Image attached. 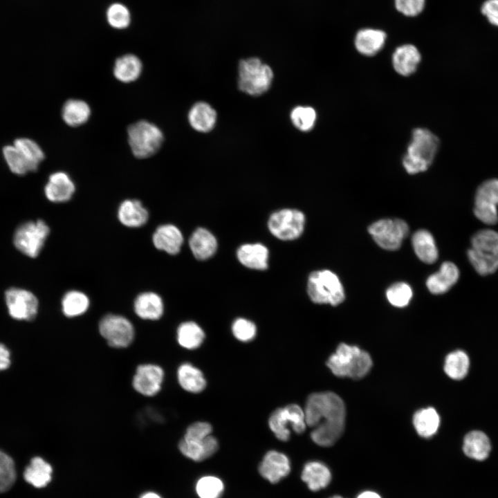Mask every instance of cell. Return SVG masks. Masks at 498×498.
<instances>
[{
  "mask_svg": "<svg viewBox=\"0 0 498 498\" xmlns=\"http://www.w3.org/2000/svg\"><path fill=\"white\" fill-rule=\"evenodd\" d=\"M53 468L39 456L31 459L24 471L25 480L36 488L45 487L51 480Z\"/></svg>",
  "mask_w": 498,
  "mask_h": 498,
  "instance_id": "cell-32",
  "label": "cell"
},
{
  "mask_svg": "<svg viewBox=\"0 0 498 498\" xmlns=\"http://www.w3.org/2000/svg\"><path fill=\"white\" fill-rule=\"evenodd\" d=\"M223 490V481L214 476L203 477L196 484V491L200 498H220Z\"/></svg>",
  "mask_w": 498,
  "mask_h": 498,
  "instance_id": "cell-43",
  "label": "cell"
},
{
  "mask_svg": "<svg viewBox=\"0 0 498 498\" xmlns=\"http://www.w3.org/2000/svg\"><path fill=\"white\" fill-rule=\"evenodd\" d=\"M127 135L131 150L138 158H147L154 155L164 140L162 131L147 120H140L131 124L127 129Z\"/></svg>",
  "mask_w": 498,
  "mask_h": 498,
  "instance_id": "cell-6",
  "label": "cell"
},
{
  "mask_svg": "<svg viewBox=\"0 0 498 498\" xmlns=\"http://www.w3.org/2000/svg\"><path fill=\"white\" fill-rule=\"evenodd\" d=\"M470 241V248L474 250L497 248L498 232L492 229L480 230L472 235Z\"/></svg>",
  "mask_w": 498,
  "mask_h": 498,
  "instance_id": "cell-46",
  "label": "cell"
},
{
  "mask_svg": "<svg viewBox=\"0 0 498 498\" xmlns=\"http://www.w3.org/2000/svg\"><path fill=\"white\" fill-rule=\"evenodd\" d=\"M106 19L109 26L113 28L122 30L129 27L131 21V15L129 8L121 3L111 4L106 11Z\"/></svg>",
  "mask_w": 498,
  "mask_h": 498,
  "instance_id": "cell-41",
  "label": "cell"
},
{
  "mask_svg": "<svg viewBox=\"0 0 498 498\" xmlns=\"http://www.w3.org/2000/svg\"><path fill=\"white\" fill-rule=\"evenodd\" d=\"M212 427L207 422H196L186 430L183 439L190 441H202L211 435Z\"/></svg>",
  "mask_w": 498,
  "mask_h": 498,
  "instance_id": "cell-49",
  "label": "cell"
},
{
  "mask_svg": "<svg viewBox=\"0 0 498 498\" xmlns=\"http://www.w3.org/2000/svg\"><path fill=\"white\" fill-rule=\"evenodd\" d=\"M396 10L407 17H415L424 10L426 0H394Z\"/></svg>",
  "mask_w": 498,
  "mask_h": 498,
  "instance_id": "cell-48",
  "label": "cell"
},
{
  "mask_svg": "<svg viewBox=\"0 0 498 498\" xmlns=\"http://www.w3.org/2000/svg\"><path fill=\"white\" fill-rule=\"evenodd\" d=\"M304 223L305 216L301 211L283 209L270 215L268 227L275 237L288 241L295 239L302 234Z\"/></svg>",
  "mask_w": 498,
  "mask_h": 498,
  "instance_id": "cell-11",
  "label": "cell"
},
{
  "mask_svg": "<svg viewBox=\"0 0 498 498\" xmlns=\"http://www.w3.org/2000/svg\"><path fill=\"white\" fill-rule=\"evenodd\" d=\"M177 379L181 387L191 393H199L206 386V380L201 371L188 362L178 367Z\"/></svg>",
  "mask_w": 498,
  "mask_h": 498,
  "instance_id": "cell-31",
  "label": "cell"
},
{
  "mask_svg": "<svg viewBox=\"0 0 498 498\" xmlns=\"http://www.w3.org/2000/svg\"><path fill=\"white\" fill-rule=\"evenodd\" d=\"M75 186L70 176L64 172L53 173L44 187L46 197L53 203H63L70 200Z\"/></svg>",
  "mask_w": 498,
  "mask_h": 498,
  "instance_id": "cell-17",
  "label": "cell"
},
{
  "mask_svg": "<svg viewBox=\"0 0 498 498\" xmlns=\"http://www.w3.org/2000/svg\"><path fill=\"white\" fill-rule=\"evenodd\" d=\"M326 365L336 376L360 379L370 371L372 360L359 347L341 343L329 358Z\"/></svg>",
  "mask_w": 498,
  "mask_h": 498,
  "instance_id": "cell-3",
  "label": "cell"
},
{
  "mask_svg": "<svg viewBox=\"0 0 498 498\" xmlns=\"http://www.w3.org/2000/svg\"><path fill=\"white\" fill-rule=\"evenodd\" d=\"M152 241L157 249L170 255H176L181 250L183 237L177 227L172 224H165L157 228L153 234Z\"/></svg>",
  "mask_w": 498,
  "mask_h": 498,
  "instance_id": "cell-19",
  "label": "cell"
},
{
  "mask_svg": "<svg viewBox=\"0 0 498 498\" xmlns=\"http://www.w3.org/2000/svg\"><path fill=\"white\" fill-rule=\"evenodd\" d=\"M16 477L12 459L0 450V492L9 490L15 483Z\"/></svg>",
  "mask_w": 498,
  "mask_h": 498,
  "instance_id": "cell-44",
  "label": "cell"
},
{
  "mask_svg": "<svg viewBox=\"0 0 498 498\" xmlns=\"http://www.w3.org/2000/svg\"><path fill=\"white\" fill-rule=\"evenodd\" d=\"M440 146L439 138L426 128H416L402 160L409 174L423 172L432 164Z\"/></svg>",
  "mask_w": 498,
  "mask_h": 498,
  "instance_id": "cell-2",
  "label": "cell"
},
{
  "mask_svg": "<svg viewBox=\"0 0 498 498\" xmlns=\"http://www.w3.org/2000/svg\"><path fill=\"white\" fill-rule=\"evenodd\" d=\"M357 498H381V497L373 491H365L360 493Z\"/></svg>",
  "mask_w": 498,
  "mask_h": 498,
  "instance_id": "cell-52",
  "label": "cell"
},
{
  "mask_svg": "<svg viewBox=\"0 0 498 498\" xmlns=\"http://www.w3.org/2000/svg\"><path fill=\"white\" fill-rule=\"evenodd\" d=\"M91 116L89 104L77 99H70L63 105L62 116L64 122L70 127L80 126L88 121Z\"/></svg>",
  "mask_w": 498,
  "mask_h": 498,
  "instance_id": "cell-33",
  "label": "cell"
},
{
  "mask_svg": "<svg viewBox=\"0 0 498 498\" xmlns=\"http://www.w3.org/2000/svg\"><path fill=\"white\" fill-rule=\"evenodd\" d=\"M474 205L497 209L498 178H490L483 182L477 189Z\"/></svg>",
  "mask_w": 498,
  "mask_h": 498,
  "instance_id": "cell-38",
  "label": "cell"
},
{
  "mask_svg": "<svg viewBox=\"0 0 498 498\" xmlns=\"http://www.w3.org/2000/svg\"><path fill=\"white\" fill-rule=\"evenodd\" d=\"M142 70V64L138 57L133 54H126L116 60L113 75L119 81L130 83L139 77Z\"/></svg>",
  "mask_w": 498,
  "mask_h": 498,
  "instance_id": "cell-29",
  "label": "cell"
},
{
  "mask_svg": "<svg viewBox=\"0 0 498 498\" xmlns=\"http://www.w3.org/2000/svg\"><path fill=\"white\" fill-rule=\"evenodd\" d=\"M140 498H162L158 494L153 492H148L143 494Z\"/></svg>",
  "mask_w": 498,
  "mask_h": 498,
  "instance_id": "cell-53",
  "label": "cell"
},
{
  "mask_svg": "<svg viewBox=\"0 0 498 498\" xmlns=\"http://www.w3.org/2000/svg\"><path fill=\"white\" fill-rule=\"evenodd\" d=\"M164 371L155 364H142L137 367L132 380L133 389L145 396H154L162 387Z\"/></svg>",
  "mask_w": 498,
  "mask_h": 498,
  "instance_id": "cell-13",
  "label": "cell"
},
{
  "mask_svg": "<svg viewBox=\"0 0 498 498\" xmlns=\"http://www.w3.org/2000/svg\"><path fill=\"white\" fill-rule=\"evenodd\" d=\"M238 73L239 90L253 96L266 93L270 89L273 79L271 68L257 57L241 60Z\"/></svg>",
  "mask_w": 498,
  "mask_h": 498,
  "instance_id": "cell-4",
  "label": "cell"
},
{
  "mask_svg": "<svg viewBox=\"0 0 498 498\" xmlns=\"http://www.w3.org/2000/svg\"><path fill=\"white\" fill-rule=\"evenodd\" d=\"M329 498H343V497L341 496H339V495H335V496L331 497Z\"/></svg>",
  "mask_w": 498,
  "mask_h": 498,
  "instance_id": "cell-54",
  "label": "cell"
},
{
  "mask_svg": "<svg viewBox=\"0 0 498 498\" xmlns=\"http://www.w3.org/2000/svg\"><path fill=\"white\" fill-rule=\"evenodd\" d=\"M237 258L249 268L265 270L268 267V250L261 243L244 244L239 248Z\"/></svg>",
  "mask_w": 498,
  "mask_h": 498,
  "instance_id": "cell-23",
  "label": "cell"
},
{
  "mask_svg": "<svg viewBox=\"0 0 498 498\" xmlns=\"http://www.w3.org/2000/svg\"><path fill=\"white\" fill-rule=\"evenodd\" d=\"M268 425L277 439L287 441L290 436V427L297 434L306 430L304 410L297 404L278 408L271 414Z\"/></svg>",
  "mask_w": 498,
  "mask_h": 498,
  "instance_id": "cell-7",
  "label": "cell"
},
{
  "mask_svg": "<svg viewBox=\"0 0 498 498\" xmlns=\"http://www.w3.org/2000/svg\"><path fill=\"white\" fill-rule=\"evenodd\" d=\"M216 439L212 434L203 441H190L182 439L178 449L187 458L194 461H201L213 455L218 450Z\"/></svg>",
  "mask_w": 498,
  "mask_h": 498,
  "instance_id": "cell-20",
  "label": "cell"
},
{
  "mask_svg": "<svg viewBox=\"0 0 498 498\" xmlns=\"http://www.w3.org/2000/svg\"><path fill=\"white\" fill-rule=\"evenodd\" d=\"M49 232V227L42 220L26 222L17 228L13 243L21 253L35 258L42 250Z\"/></svg>",
  "mask_w": 498,
  "mask_h": 498,
  "instance_id": "cell-8",
  "label": "cell"
},
{
  "mask_svg": "<svg viewBox=\"0 0 498 498\" xmlns=\"http://www.w3.org/2000/svg\"><path fill=\"white\" fill-rule=\"evenodd\" d=\"M413 424L419 436L430 438L436 433L440 424V417L433 407L423 408L414 414Z\"/></svg>",
  "mask_w": 498,
  "mask_h": 498,
  "instance_id": "cell-34",
  "label": "cell"
},
{
  "mask_svg": "<svg viewBox=\"0 0 498 498\" xmlns=\"http://www.w3.org/2000/svg\"><path fill=\"white\" fill-rule=\"evenodd\" d=\"M290 471L288 456L278 451L270 450L264 456L259 466L262 477L272 483H276L286 477Z\"/></svg>",
  "mask_w": 498,
  "mask_h": 498,
  "instance_id": "cell-14",
  "label": "cell"
},
{
  "mask_svg": "<svg viewBox=\"0 0 498 498\" xmlns=\"http://www.w3.org/2000/svg\"><path fill=\"white\" fill-rule=\"evenodd\" d=\"M10 364V352L3 344H0V371L7 369Z\"/></svg>",
  "mask_w": 498,
  "mask_h": 498,
  "instance_id": "cell-51",
  "label": "cell"
},
{
  "mask_svg": "<svg viewBox=\"0 0 498 498\" xmlns=\"http://www.w3.org/2000/svg\"><path fill=\"white\" fill-rule=\"evenodd\" d=\"M386 296L391 305L401 308L409 304L412 297V290L407 284L398 282L387 290Z\"/></svg>",
  "mask_w": 498,
  "mask_h": 498,
  "instance_id": "cell-45",
  "label": "cell"
},
{
  "mask_svg": "<svg viewBox=\"0 0 498 498\" xmlns=\"http://www.w3.org/2000/svg\"><path fill=\"white\" fill-rule=\"evenodd\" d=\"M469 366L468 355L463 351L456 350L446 356L444 371L450 378L461 380L467 375Z\"/></svg>",
  "mask_w": 498,
  "mask_h": 498,
  "instance_id": "cell-37",
  "label": "cell"
},
{
  "mask_svg": "<svg viewBox=\"0 0 498 498\" xmlns=\"http://www.w3.org/2000/svg\"><path fill=\"white\" fill-rule=\"evenodd\" d=\"M5 299L10 315L18 320H31L38 311L37 297L30 291L10 288L6 291Z\"/></svg>",
  "mask_w": 498,
  "mask_h": 498,
  "instance_id": "cell-12",
  "label": "cell"
},
{
  "mask_svg": "<svg viewBox=\"0 0 498 498\" xmlns=\"http://www.w3.org/2000/svg\"><path fill=\"white\" fill-rule=\"evenodd\" d=\"M149 214L140 201L127 199L119 206L118 217L122 224L129 228H138L148 220Z\"/></svg>",
  "mask_w": 498,
  "mask_h": 498,
  "instance_id": "cell-22",
  "label": "cell"
},
{
  "mask_svg": "<svg viewBox=\"0 0 498 498\" xmlns=\"http://www.w3.org/2000/svg\"><path fill=\"white\" fill-rule=\"evenodd\" d=\"M421 61V54L419 50L412 44H405L396 47L391 57L394 71L404 77L414 73Z\"/></svg>",
  "mask_w": 498,
  "mask_h": 498,
  "instance_id": "cell-16",
  "label": "cell"
},
{
  "mask_svg": "<svg viewBox=\"0 0 498 498\" xmlns=\"http://www.w3.org/2000/svg\"><path fill=\"white\" fill-rule=\"evenodd\" d=\"M3 155L10 170L17 175H24L35 172L33 167L14 145H6L3 148Z\"/></svg>",
  "mask_w": 498,
  "mask_h": 498,
  "instance_id": "cell-39",
  "label": "cell"
},
{
  "mask_svg": "<svg viewBox=\"0 0 498 498\" xmlns=\"http://www.w3.org/2000/svg\"><path fill=\"white\" fill-rule=\"evenodd\" d=\"M376 243L388 250H398L409 234L407 223L399 219H385L377 221L368 228Z\"/></svg>",
  "mask_w": 498,
  "mask_h": 498,
  "instance_id": "cell-9",
  "label": "cell"
},
{
  "mask_svg": "<svg viewBox=\"0 0 498 498\" xmlns=\"http://www.w3.org/2000/svg\"><path fill=\"white\" fill-rule=\"evenodd\" d=\"M491 450L490 441L483 432L474 430L468 433L463 439L464 454L474 460L483 461L488 458Z\"/></svg>",
  "mask_w": 498,
  "mask_h": 498,
  "instance_id": "cell-28",
  "label": "cell"
},
{
  "mask_svg": "<svg viewBox=\"0 0 498 498\" xmlns=\"http://www.w3.org/2000/svg\"><path fill=\"white\" fill-rule=\"evenodd\" d=\"M306 425L313 428L312 441L322 447L333 445L344 432L346 408L342 399L331 391L311 394L304 408Z\"/></svg>",
  "mask_w": 498,
  "mask_h": 498,
  "instance_id": "cell-1",
  "label": "cell"
},
{
  "mask_svg": "<svg viewBox=\"0 0 498 498\" xmlns=\"http://www.w3.org/2000/svg\"><path fill=\"white\" fill-rule=\"evenodd\" d=\"M290 119L297 129L306 132L314 127L317 114L315 110L311 107L298 106L292 110Z\"/></svg>",
  "mask_w": 498,
  "mask_h": 498,
  "instance_id": "cell-42",
  "label": "cell"
},
{
  "mask_svg": "<svg viewBox=\"0 0 498 498\" xmlns=\"http://www.w3.org/2000/svg\"><path fill=\"white\" fill-rule=\"evenodd\" d=\"M204 338V331L194 322H183L177 329V341L182 347L187 349L199 347Z\"/></svg>",
  "mask_w": 498,
  "mask_h": 498,
  "instance_id": "cell-35",
  "label": "cell"
},
{
  "mask_svg": "<svg viewBox=\"0 0 498 498\" xmlns=\"http://www.w3.org/2000/svg\"><path fill=\"white\" fill-rule=\"evenodd\" d=\"M307 292L316 304L336 306L344 299L343 286L338 277L328 270L311 273L308 279Z\"/></svg>",
  "mask_w": 498,
  "mask_h": 498,
  "instance_id": "cell-5",
  "label": "cell"
},
{
  "mask_svg": "<svg viewBox=\"0 0 498 498\" xmlns=\"http://www.w3.org/2000/svg\"><path fill=\"white\" fill-rule=\"evenodd\" d=\"M481 12L488 21L498 27V0H486L481 7Z\"/></svg>",
  "mask_w": 498,
  "mask_h": 498,
  "instance_id": "cell-50",
  "label": "cell"
},
{
  "mask_svg": "<svg viewBox=\"0 0 498 498\" xmlns=\"http://www.w3.org/2000/svg\"><path fill=\"white\" fill-rule=\"evenodd\" d=\"M387 38V33L383 30L367 27L356 32L353 43L356 50L360 54L371 57L384 48Z\"/></svg>",
  "mask_w": 498,
  "mask_h": 498,
  "instance_id": "cell-15",
  "label": "cell"
},
{
  "mask_svg": "<svg viewBox=\"0 0 498 498\" xmlns=\"http://www.w3.org/2000/svg\"><path fill=\"white\" fill-rule=\"evenodd\" d=\"M232 331L234 336L241 342H249L256 335L255 324L245 318H238L232 324Z\"/></svg>",
  "mask_w": 498,
  "mask_h": 498,
  "instance_id": "cell-47",
  "label": "cell"
},
{
  "mask_svg": "<svg viewBox=\"0 0 498 498\" xmlns=\"http://www.w3.org/2000/svg\"><path fill=\"white\" fill-rule=\"evenodd\" d=\"M414 250L417 257L426 264H433L438 259V250L432 234L426 230H419L412 236Z\"/></svg>",
  "mask_w": 498,
  "mask_h": 498,
  "instance_id": "cell-30",
  "label": "cell"
},
{
  "mask_svg": "<svg viewBox=\"0 0 498 498\" xmlns=\"http://www.w3.org/2000/svg\"><path fill=\"white\" fill-rule=\"evenodd\" d=\"M188 120L191 127L196 131L203 133L209 132L216 124V112L209 104L199 102L190 109Z\"/></svg>",
  "mask_w": 498,
  "mask_h": 498,
  "instance_id": "cell-24",
  "label": "cell"
},
{
  "mask_svg": "<svg viewBox=\"0 0 498 498\" xmlns=\"http://www.w3.org/2000/svg\"><path fill=\"white\" fill-rule=\"evenodd\" d=\"M467 256L470 264L480 275H488L498 270V248L474 250L469 248Z\"/></svg>",
  "mask_w": 498,
  "mask_h": 498,
  "instance_id": "cell-27",
  "label": "cell"
},
{
  "mask_svg": "<svg viewBox=\"0 0 498 498\" xmlns=\"http://www.w3.org/2000/svg\"><path fill=\"white\" fill-rule=\"evenodd\" d=\"M301 478L311 490L318 491L326 488L331 482V473L324 463L310 461L304 465Z\"/></svg>",
  "mask_w": 498,
  "mask_h": 498,
  "instance_id": "cell-26",
  "label": "cell"
},
{
  "mask_svg": "<svg viewBox=\"0 0 498 498\" xmlns=\"http://www.w3.org/2000/svg\"><path fill=\"white\" fill-rule=\"evenodd\" d=\"M89 306V299L78 290L67 292L62 300V312L66 317H74L84 314Z\"/></svg>",
  "mask_w": 498,
  "mask_h": 498,
  "instance_id": "cell-36",
  "label": "cell"
},
{
  "mask_svg": "<svg viewBox=\"0 0 498 498\" xmlns=\"http://www.w3.org/2000/svg\"><path fill=\"white\" fill-rule=\"evenodd\" d=\"M134 311L143 320H156L163 314L164 306L161 297L152 292L142 293L134 301Z\"/></svg>",
  "mask_w": 498,
  "mask_h": 498,
  "instance_id": "cell-21",
  "label": "cell"
},
{
  "mask_svg": "<svg viewBox=\"0 0 498 498\" xmlns=\"http://www.w3.org/2000/svg\"><path fill=\"white\" fill-rule=\"evenodd\" d=\"M189 245L194 256L200 260L211 257L217 248L215 237L208 230L199 228L190 238Z\"/></svg>",
  "mask_w": 498,
  "mask_h": 498,
  "instance_id": "cell-25",
  "label": "cell"
},
{
  "mask_svg": "<svg viewBox=\"0 0 498 498\" xmlns=\"http://www.w3.org/2000/svg\"><path fill=\"white\" fill-rule=\"evenodd\" d=\"M99 331L110 347L118 349L129 347L135 335L131 322L125 317L115 314L106 315L100 320Z\"/></svg>",
  "mask_w": 498,
  "mask_h": 498,
  "instance_id": "cell-10",
  "label": "cell"
},
{
  "mask_svg": "<svg viewBox=\"0 0 498 498\" xmlns=\"http://www.w3.org/2000/svg\"><path fill=\"white\" fill-rule=\"evenodd\" d=\"M13 145L20 151L32 165L34 170L36 171L45 156L40 146L33 140L27 138H17Z\"/></svg>",
  "mask_w": 498,
  "mask_h": 498,
  "instance_id": "cell-40",
  "label": "cell"
},
{
  "mask_svg": "<svg viewBox=\"0 0 498 498\" xmlns=\"http://www.w3.org/2000/svg\"><path fill=\"white\" fill-rule=\"evenodd\" d=\"M459 275V270L454 263L445 261L436 273L427 278V287L433 294L445 293L457 282Z\"/></svg>",
  "mask_w": 498,
  "mask_h": 498,
  "instance_id": "cell-18",
  "label": "cell"
}]
</instances>
